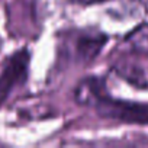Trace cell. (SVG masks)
Returning a JSON list of instances; mask_svg holds the SVG:
<instances>
[{
	"mask_svg": "<svg viewBox=\"0 0 148 148\" xmlns=\"http://www.w3.org/2000/svg\"><path fill=\"white\" fill-rule=\"evenodd\" d=\"M105 90L97 77H89L76 87L74 96L80 105L95 109L106 119L128 123H148V105L113 99Z\"/></svg>",
	"mask_w": 148,
	"mask_h": 148,
	"instance_id": "6da1fadb",
	"label": "cell"
},
{
	"mask_svg": "<svg viewBox=\"0 0 148 148\" xmlns=\"http://www.w3.org/2000/svg\"><path fill=\"white\" fill-rule=\"evenodd\" d=\"M125 45L131 52L148 54V23H141L134 28L125 38Z\"/></svg>",
	"mask_w": 148,
	"mask_h": 148,
	"instance_id": "5b68a950",
	"label": "cell"
},
{
	"mask_svg": "<svg viewBox=\"0 0 148 148\" xmlns=\"http://www.w3.org/2000/svg\"><path fill=\"white\" fill-rule=\"evenodd\" d=\"M113 71L129 84L148 89V54H123L113 62Z\"/></svg>",
	"mask_w": 148,
	"mask_h": 148,
	"instance_id": "3957f363",
	"label": "cell"
},
{
	"mask_svg": "<svg viewBox=\"0 0 148 148\" xmlns=\"http://www.w3.org/2000/svg\"><path fill=\"white\" fill-rule=\"evenodd\" d=\"M73 3H79V5H92V3H99V2H105V0H70Z\"/></svg>",
	"mask_w": 148,
	"mask_h": 148,
	"instance_id": "8992f818",
	"label": "cell"
},
{
	"mask_svg": "<svg viewBox=\"0 0 148 148\" xmlns=\"http://www.w3.org/2000/svg\"><path fill=\"white\" fill-rule=\"evenodd\" d=\"M108 36L95 31H71L61 42L60 55L70 64H89L102 51Z\"/></svg>",
	"mask_w": 148,
	"mask_h": 148,
	"instance_id": "7a4b0ae2",
	"label": "cell"
},
{
	"mask_svg": "<svg viewBox=\"0 0 148 148\" xmlns=\"http://www.w3.org/2000/svg\"><path fill=\"white\" fill-rule=\"evenodd\" d=\"M28 68H29V52L26 49H22L16 52L6 67L3 68L0 74V106H2L9 95L25 83L28 76Z\"/></svg>",
	"mask_w": 148,
	"mask_h": 148,
	"instance_id": "277c9868",
	"label": "cell"
}]
</instances>
